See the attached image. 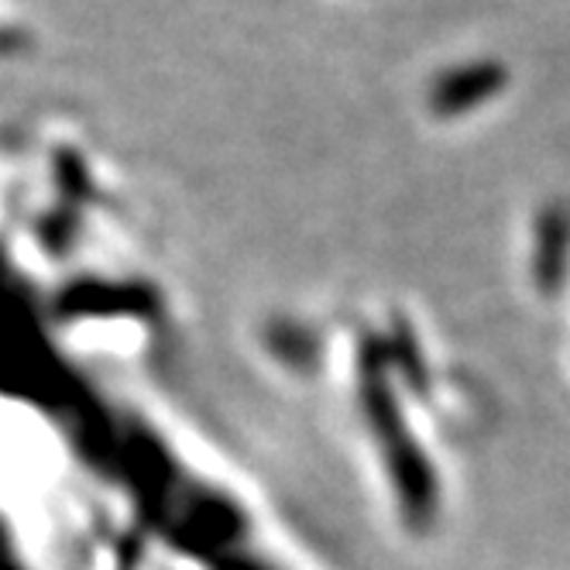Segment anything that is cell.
<instances>
[{
	"label": "cell",
	"instance_id": "cell-1",
	"mask_svg": "<svg viewBox=\"0 0 570 570\" xmlns=\"http://www.w3.org/2000/svg\"><path fill=\"white\" fill-rule=\"evenodd\" d=\"M505 66L499 62H471L461 69H451L436 79L433 87V110L436 114H461L468 107L484 104L488 97H495L505 87Z\"/></svg>",
	"mask_w": 570,
	"mask_h": 570
}]
</instances>
